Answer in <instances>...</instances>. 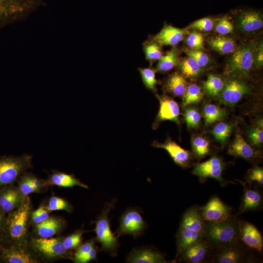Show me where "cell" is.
I'll return each mask as SVG.
<instances>
[{"mask_svg":"<svg viewBox=\"0 0 263 263\" xmlns=\"http://www.w3.org/2000/svg\"><path fill=\"white\" fill-rule=\"evenodd\" d=\"M249 137L254 145L259 146L263 141V131L261 127L256 128L251 131Z\"/></svg>","mask_w":263,"mask_h":263,"instance_id":"f907efd6","label":"cell"},{"mask_svg":"<svg viewBox=\"0 0 263 263\" xmlns=\"http://www.w3.org/2000/svg\"><path fill=\"white\" fill-rule=\"evenodd\" d=\"M239 239L240 242L248 248L259 253L262 252V235L252 224L246 221H241Z\"/></svg>","mask_w":263,"mask_h":263,"instance_id":"5bb4252c","label":"cell"},{"mask_svg":"<svg viewBox=\"0 0 263 263\" xmlns=\"http://www.w3.org/2000/svg\"><path fill=\"white\" fill-rule=\"evenodd\" d=\"M203 97V94L199 86L195 84H191L187 88L186 91L184 94L183 105L198 103L201 101Z\"/></svg>","mask_w":263,"mask_h":263,"instance_id":"d590c367","label":"cell"},{"mask_svg":"<svg viewBox=\"0 0 263 263\" xmlns=\"http://www.w3.org/2000/svg\"><path fill=\"white\" fill-rule=\"evenodd\" d=\"M233 30V24L226 17L220 19L215 26L216 31L221 35L232 33Z\"/></svg>","mask_w":263,"mask_h":263,"instance_id":"ee69618b","label":"cell"},{"mask_svg":"<svg viewBox=\"0 0 263 263\" xmlns=\"http://www.w3.org/2000/svg\"><path fill=\"white\" fill-rule=\"evenodd\" d=\"M32 156L23 154L19 157L0 158V187L14 183L29 169L32 167Z\"/></svg>","mask_w":263,"mask_h":263,"instance_id":"3957f363","label":"cell"},{"mask_svg":"<svg viewBox=\"0 0 263 263\" xmlns=\"http://www.w3.org/2000/svg\"><path fill=\"white\" fill-rule=\"evenodd\" d=\"M186 34V30L165 25L158 34L151 37L150 39L161 46H175L183 39Z\"/></svg>","mask_w":263,"mask_h":263,"instance_id":"ac0fdd59","label":"cell"},{"mask_svg":"<svg viewBox=\"0 0 263 263\" xmlns=\"http://www.w3.org/2000/svg\"><path fill=\"white\" fill-rule=\"evenodd\" d=\"M255 44L251 42L244 45L234 52L228 60L226 71L228 74L246 75L254 61Z\"/></svg>","mask_w":263,"mask_h":263,"instance_id":"8992f818","label":"cell"},{"mask_svg":"<svg viewBox=\"0 0 263 263\" xmlns=\"http://www.w3.org/2000/svg\"><path fill=\"white\" fill-rule=\"evenodd\" d=\"M263 25L262 15L256 11L243 13L239 18V26L244 32H251L259 30Z\"/></svg>","mask_w":263,"mask_h":263,"instance_id":"484cf974","label":"cell"},{"mask_svg":"<svg viewBox=\"0 0 263 263\" xmlns=\"http://www.w3.org/2000/svg\"><path fill=\"white\" fill-rule=\"evenodd\" d=\"M165 89L176 96L183 95L187 89V83L184 77L177 73L169 76L165 84Z\"/></svg>","mask_w":263,"mask_h":263,"instance_id":"f1b7e54d","label":"cell"},{"mask_svg":"<svg viewBox=\"0 0 263 263\" xmlns=\"http://www.w3.org/2000/svg\"><path fill=\"white\" fill-rule=\"evenodd\" d=\"M213 27V21L210 18H205L197 20L191 23L189 27L203 31H210Z\"/></svg>","mask_w":263,"mask_h":263,"instance_id":"7dc6e473","label":"cell"},{"mask_svg":"<svg viewBox=\"0 0 263 263\" xmlns=\"http://www.w3.org/2000/svg\"><path fill=\"white\" fill-rule=\"evenodd\" d=\"M143 49L146 59L150 65L155 61L159 60L163 56L161 45L150 39L143 42Z\"/></svg>","mask_w":263,"mask_h":263,"instance_id":"1f68e13d","label":"cell"},{"mask_svg":"<svg viewBox=\"0 0 263 263\" xmlns=\"http://www.w3.org/2000/svg\"><path fill=\"white\" fill-rule=\"evenodd\" d=\"M203 86L204 90L208 95L214 96L220 94L224 87V83L220 77L209 75Z\"/></svg>","mask_w":263,"mask_h":263,"instance_id":"e575fe53","label":"cell"},{"mask_svg":"<svg viewBox=\"0 0 263 263\" xmlns=\"http://www.w3.org/2000/svg\"><path fill=\"white\" fill-rule=\"evenodd\" d=\"M192 146L194 152L198 157H203L209 152V143L203 137L199 136L195 137L192 140Z\"/></svg>","mask_w":263,"mask_h":263,"instance_id":"f35d334b","label":"cell"},{"mask_svg":"<svg viewBox=\"0 0 263 263\" xmlns=\"http://www.w3.org/2000/svg\"><path fill=\"white\" fill-rule=\"evenodd\" d=\"M208 45L214 50L222 54H228L235 49V44L230 38L216 37L208 40Z\"/></svg>","mask_w":263,"mask_h":263,"instance_id":"4dcf8cb0","label":"cell"},{"mask_svg":"<svg viewBox=\"0 0 263 263\" xmlns=\"http://www.w3.org/2000/svg\"><path fill=\"white\" fill-rule=\"evenodd\" d=\"M159 102L160 107L154 128L156 125L165 120H170L179 123L178 117L180 109L177 103L172 98L166 95H157Z\"/></svg>","mask_w":263,"mask_h":263,"instance_id":"9a60e30c","label":"cell"},{"mask_svg":"<svg viewBox=\"0 0 263 263\" xmlns=\"http://www.w3.org/2000/svg\"><path fill=\"white\" fill-rule=\"evenodd\" d=\"M2 257L9 263H35L38 261L36 257L22 245L12 246L3 249Z\"/></svg>","mask_w":263,"mask_h":263,"instance_id":"d6986e66","label":"cell"},{"mask_svg":"<svg viewBox=\"0 0 263 263\" xmlns=\"http://www.w3.org/2000/svg\"><path fill=\"white\" fill-rule=\"evenodd\" d=\"M48 211L65 210L68 212L72 211V206L64 199L52 196L49 200L46 207Z\"/></svg>","mask_w":263,"mask_h":263,"instance_id":"ab89813d","label":"cell"},{"mask_svg":"<svg viewBox=\"0 0 263 263\" xmlns=\"http://www.w3.org/2000/svg\"><path fill=\"white\" fill-rule=\"evenodd\" d=\"M213 248L204 239L190 246L178 256L187 263H202L210 261Z\"/></svg>","mask_w":263,"mask_h":263,"instance_id":"8fae6325","label":"cell"},{"mask_svg":"<svg viewBox=\"0 0 263 263\" xmlns=\"http://www.w3.org/2000/svg\"><path fill=\"white\" fill-rule=\"evenodd\" d=\"M82 231L76 232L66 237L63 240V243L68 250L77 247L81 242Z\"/></svg>","mask_w":263,"mask_h":263,"instance_id":"bcb514c9","label":"cell"},{"mask_svg":"<svg viewBox=\"0 0 263 263\" xmlns=\"http://www.w3.org/2000/svg\"><path fill=\"white\" fill-rule=\"evenodd\" d=\"M188 56L193 58L202 68L206 66L209 62V57L207 54L200 50L190 49L185 51Z\"/></svg>","mask_w":263,"mask_h":263,"instance_id":"7bdbcfd3","label":"cell"},{"mask_svg":"<svg viewBox=\"0 0 263 263\" xmlns=\"http://www.w3.org/2000/svg\"><path fill=\"white\" fill-rule=\"evenodd\" d=\"M34 249L43 257L54 259L64 257L68 249L64 246L63 240L59 238H37L33 242Z\"/></svg>","mask_w":263,"mask_h":263,"instance_id":"52a82bcc","label":"cell"},{"mask_svg":"<svg viewBox=\"0 0 263 263\" xmlns=\"http://www.w3.org/2000/svg\"><path fill=\"white\" fill-rule=\"evenodd\" d=\"M246 181L251 184L256 182L260 185L263 184V169L261 167H256L249 170L247 172Z\"/></svg>","mask_w":263,"mask_h":263,"instance_id":"f6af8a7d","label":"cell"},{"mask_svg":"<svg viewBox=\"0 0 263 263\" xmlns=\"http://www.w3.org/2000/svg\"><path fill=\"white\" fill-rule=\"evenodd\" d=\"M228 153L236 157L251 160L256 157L254 150L244 141L242 136L237 134L228 150Z\"/></svg>","mask_w":263,"mask_h":263,"instance_id":"4316f807","label":"cell"},{"mask_svg":"<svg viewBox=\"0 0 263 263\" xmlns=\"http://www.w3.org/2000/svg\"><path fill=\"white\" fill-rule=\"evenodd\" d=\"M241 221L234 216L226 220L206 222L204 238L213 248L240 243Z\"/></svg>","mask_w":263,"mask_h":263,"instance_id":"6da1fadb","label":"cell"},{"mask_svg":"<svg viewBox=\"0 0 263 263\" xmlns=\"http://www.w3.org/2000/svg\"><path fill=\"white\" fill-rule=\"evenodd\" d=\"M128 261L132 263H165L167 261L162 254L158 251L143 249L135 250L129 256Z\"/></svg>","mask_w":263,"mask_h":263,"instance_id":"603a6c76","label":"cell"},{"mask_svg":"<svg viewBox=\"0 0 263 263\" xmlns=\"http://www.w3.org/2000/svg\"><path fill=\"white\" fill-rule=\"evenodd\" d=\"M18 189L24 197L32 193L40 191L48 185L45 181L30 173H24L20 177Z\"/></svg>","mask_w":263,"mask_h":263,"instance_id":"44dd1931","label":"cell"},{"mask_svg":"<svg viewBox=\"0 0 263 263\" xmlns=\"http://www.w3.org/2000/svg\"><path fill=\"white\" fill-rule=\"evenodd\" d=\"M145 227V222L140 212L135 209H128L120 218L116 237L131 234L135 238L142 233Z\"/></svg>","mask_w":263,"mask_h":263,"instance_id":"9c48e42d","label":"cell"},{"mask_svg":"<svg viewBox=\"0 0 263 263\" xmlns=\"http://www.w3.org/2000/svg\"><path fill=\"white\" fill-rule=\"evenodd\" d=\"M200 207L194 205L184 214L179 227L205 233L206 222L201 213Z\"/></svg>","mask_w":263,"mask_h":263,"instance_id":"e0dca14e","label":"cell"},{"mask_svg":"<svg viewBox=\"0 0 263 263\" xmlns=\"http://www.w3.org/2000/svg\"><path fill=\"white\" fill-rule=\"evenodd\" d=\"M178 63L179 51L176 48L173 47L158 60L156 71L166 73L172 69Z\"/></svg>","mask_w":263,"mask_h":263,"instance_id":"f546056e","label":"cell"},{"mask_svg":"<svg viewBox=\"0 0 263 263\" xmlns=\"http://www.w3.org/2000/svg\"><path fill=\"white\" fill-rule=\"evenodd\" d=\"M152 146L166 150L173 161L179 166L184 168L188 167L191 159L190 152L175 142L170 139L167 140L164 143L154 141Z\"/></svg>","mask_w":263,"mask_h":263,"instance_id":"2e32d148","label":"cell"},{"mask_svg":"<svg viewBox=\"0 0 263 263\" xmlns=\"http://www.w3.org/2000/svg\"><path fill=\"white\" fill-rule=\"evenodd\" d=\"M3 221V217L2 215L0 213V226L1 225Z\"/></svg>","mask_w":263,"mask_h":263,"instance_id":"db71d44e","label":"cell"},{"mask_svg":"<svg viewBox=\"0 0 263 263\" xmlns=\"http://www.w3.org/2000/svg\"><path fill=\"white\" fill-rule=\"evenodd\" d=\"M94 246V243L93 240L87 242L80 245L75 254L74 262L75 263L78 259L87 254Z\"/></svg>","mask_w":263,"mask_h":263,"instance_id":"681fc988","label":"cell"},{"mask_svg":"<svg viewBox=\"0 0 263 263\" xmlns=\"http://www.w3.org/2000/svg\"><path fill=\"white\" fill-rule=\"evenodd\" d=\"M64 221L55 217H48L36 225L35 231L41 238H50L58 233L64 226Z\"/></svg>","mask_w":263,"mask_h":263,"instance_id":"cb8c5ba5","label":"cell"},{"mask_svg":"<svg viewBox=\"0 0 263 263\" xmlns=\"http://www.w3.org/2000/svg\"><path fill=\"white\" fill-rule=\"evenodd\" d=\"M48 184L56 185L60 187L72 188L79 186L88 188V187L75 177L73 175L60 171H54L49 176Z\"/></svg>","mask_w":263,"mask_h":263,"instance_id":"83f0119b","label":"cell"},{"mask_svg":"<svg viewBox=\"0 0 263 263\" xmlns=\"http://www.w3.org/2000/svg\"><path fill=\"white\" fill-rule=\"evenodd\" d=\"M48 217L49 213L47 207L41 206L32 213L31 218L32 222L37 225L43 221Z\"/></svg>","mask_w":263,"mask_h":263,"instance_id":"c3c4849f","label":"cell"},{"mask_svg":"<svg viewBox=\"0 0 263 263\" xmlns=\"http://www.w3.org/2000/svg\"><path fill=\"white\" fill-rule=\"evenodd\" d=\"M200 210L206 222H219L233 217L231 207L217 196L211 197Z\"/></svg>","mask_w":263,"mask_h":263,"instance_id":"30bf717a","label":"cell"},{"mask_svg":"<svg viewBox=\"0 0 263 263\" xmlns=\"http://www.w3.org/2000/svg\"><path fill=\"white\" fill-rule=\"evenodd\" d=\"M114 204L115 202L113 201L105 205L95 222L94 229L96 239L101 244V249L109 252L113 256L116 253L118 243L117 237L111 231L108 215Z\"/></svg>","mask_w":263,"mask_h":263,"instance_id":"277c9868","label":"cell"},{"mask_svg":"<svg viewBox=\"0 0 263 263\" xmlns=\"http://www.w3.org/2000/svg\"><path fill=\"white\" fill-rule=\"evenodd\" d=\"M24 197L18 188H9L0 193V207L4 212H10L19 207Z\"/></svg>","mask_w":263,"mask_h":263,"instance_id":"7402d4cb","label":"cell"},{"mask_svg":"<svg viewBox=\"0 0 263 263\" xmlns=\"http://www.w3.org/2000/svg\"><path fill=\"white\" fill-rule=\"evenodd\" d=\"M263 195L257 188H245L241 198L239 213L261 209L263 206Z\"/></svg>","mask_w":263,"mask_h":263,"instance_id":"ffe728a7","label":"cell"},{"mask_svg":"<svg viewBox=\"0 0 263 263\" xmlns=\"http://www.w3.org/2000/svg\"><path fill=\"white\" fill-rule=\"evenodd\" d=\"M224 167V163L221 159L213 156L206 161L196 164L192 173L202 180L207 178H212L223 184L224 181L222 173Z\"/></svg>","mask_w":263,"mask_h":263,"instance_id":"4fadbf2b","label":"cell"},{"mask_svg":"<svg viewBox=\"0 0 263 263\" xmlns=\"http://www.w3.org/2000/svg\"><path fill=\"white\" fill-rule=\"evenodd\" d=\"M97 255V250L94 246L92 249L86 255L81 257L75 263H86L90 262L91 260H94L96 258Z\"/></svg>","mask_w":263,"mask_h":263,"instance_id":"816d5d0a","label":"cell"},{"mask_svg":"<svg viewBox=\"0 0 263 263\" xmlns=\"http://www.w3.org/2000/svg\"><path fill=\"white\" fill-rule=\"evenodd\" d=\"M31 208L30 198L26 196L20 206L15 209L8 219V231L10 237L23 244L26 239L28 218Z\"/></svg>","mask_w":263,"mask_h":263,"instance_id":"5b68a950","label":"cell"},{"mask_svg":"<svg viewBox=\"0 0 263 263\" xmlns=\"http://www.w3.org/2000/svg\"><path fill=\"white\" fill-rule=\"evenodd\" d=\"M176 236L178 257L184 250L204 239V234L179 227Z\"/></svg>","mask_w":263,"mask_h":263,"instance_id":"d4e9b609","label":"cell"},{"mask_svg":"<svg viewBox=\"0 0 263 263\" xmlns=\"http://www.w3.org/2000/svg\"><path fill=\"white\" fill-rule=\"evenodd\" d=\"M142 82L149 90L155 91L158 81L155 78L156 71L151 68H139Z\"/></svg>","mask_w":263,"mask_h":263,"instance_id":"8d00e7d4","label":"cell"},{"mask_svg":"<svg viewBox=\"0 0 263 263\" xmlns=\"http://www.w3.org/2000/svg\"><path fill=\"white\" fill-rule=\"evenodd\" d=\"M203 115L206 125H210L220 120L226 115L225 110L213 105H206L203 110Z\"/></svg>","mask_w":263,"mask_h":263,"instance_id":"d6a6232c","label":"cell"},{"mask_svg":"<svg viewBox=\"0 0 263 263\" xmlns=\"http://www.w3.org/2000/svg\"><path fill=\"white\" fill-rule=\"evenodd\" d=\"M254 61L258 67L263 65V47L262 41L261 42L257 50V53L255 54Z\"/></svg>","mask_w":263,"mask_h":263,"instance_id":"f5cc1de1","label":"cell"},{"mask_svg":"<svg viewBox=\"0 0 263 263\" xmlns=\"http://www.w3.org/2000/svg\"><path fill=\"white\" fill-rule=\"evenodd\" d=\"M179 66L182 74L189 78L196 77L201 71V67L196 60L190 56L182 59L179 63Z\"/></svg>","mask_w":263,"mask_h":263,"instance_id":"836d02e7","label":"cell"},{"mask_svg":"<svg viewBox=\"0 0 263 263\" xmlns=\"http://www.w3.org/2000/svg\"><path fill=\"white\" fill-rule=\"evenodd\" d=\"M184 119L188 127L195 128L200 123L201 115L195 109L189 108L185 111Z\"/></svg>","mask_w":263,"mask_h":263,"instance_id":"b9f144b4","label":"cell"},{"mask_svg":"<svg viewBox=\"0 0 263 263\" xmlns=\"http://www.w3.org/2000/svg\"><path fill=\"white\" fill-rule=\"evenodd\" d=\"M44 4L42 0H0V25L24 19Z\"/></svg>","mask_w":263,"mask_h":263,"instance_id":"7a4b0ae2","label":"cell"},{"mask_svg":"<svg viewBox=\"0 0 263 263\" xmlns=\"http://www.w3.org/2000/svg\"><path fill=\"white\" fill-rule=\"evenodd\" d=\"M249 87L238 78H230L224 84L220 93V101L229 106H234L249 92Z\"/></svg>","mask_w":263,"mask_h":263,"instance_id":"7c38bea8","label":"cell"},{"mask_svg":"<svg viewBox=\"0 0 263 263\" xmlns=\"http://www.w3.org/2000/svg\"><path fill=\"white\" fill-rule=\"evenodd\" d=\"M232 128L230 125L225 122H220L213 128L211 133L218 141L222 145H224L229 136Z\"/></svg>","mask_w":263,"mask_h":263,"instance_id":"74e56055","label":"cell"},{"mask_svg":"<svg viewBox=\"0 0 263 263\" xmlns=\"http://www.w3.org/2000/svg\"><path fill=\"white\" fill-rule=\"evenodd\" d=\"M246 251L241 242L213 249L210 262L240 263L245 261Z\"/></svg>","mask_w":263,"mask_h":263,"instance_id":"ba28073f","label":"cell"},{"mask_svg":"<svg viewBox=\"0 0 263 263\" xmlns=\"http://www.w3.org/2000/svg\"><path fill=\"white\" fill-rule=\"evenodd\" d=\"M186 42L191 49L200 50L204 49V36L202 34L196 31H193L189 34Z\"/></svg>","mask_w":263,"mask_h":263,"instance_id":"60d3db41","label":"cell"}]
</instances>
